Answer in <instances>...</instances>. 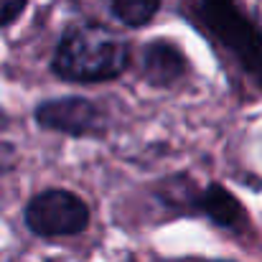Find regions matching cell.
<instances>
[{
    "label": "cell",
    "instance_id": "3",
    "mask_svg": "<svg viewBox=\"0 0 262 262\" xmlns=\"http://www.w3.org/2000/svg\"><path fill=\"white\" fill-rule=\"evenodd\" d=\"M161 201L173 206L178 214L206 216L211 224L229 232H239L247 224V214L237 201V196L219 183L196 186L188 176H176L163 183Z\"/></svg>",
    "mask_w": 262,
    "mask_h": 262
},
{
    "label": "cell",
    "instance_id": "9",
    "mask_svg": "<svg viewBox=\"0 0 262 262\" xmlns=\"http://www.w3.org/2000/svg\"><path fill=\"white\" fill-rule=\"evenodd\" d=\"M5 125H8V117H5V112H3V110H0V130H3V127H5Z\"/></svg>",
    "mask_w": 262,
    "mask_h": 262
},
{
    "label": "cell",
    "instance_id": "10",
    "mask_svg": "<svg viewBox=\"0 0 262 262\" xmlns=\"http://www.w3.org/2000/svg\"><path fill=\"white\" fill-rule=\"evenodd\" d=\"M181 262H224V260H181Z\"/></svg>",
    "mask_w": 262,
    "mask_h": 262
},
{
    "label": "cell",
    "instance_id": "7",
    "mask_svg": "<svg viewBox=\"0 0 262 262\" xmlns=\"http://www.w3.org/2000/svg\"><path fill=\"white\" fill-rule=\"evenodd\" d=\"M112 13L130 28H140L153 20L161 8V0H110Z\"/></svg>",
    "mask_w": 262,
    "mask_h": 262
},
{
    "label": "cell",
    "instance_id": "1",
    "mask_svg": "<svg viewBox=\"0 0 262 262\" xmlns=\"http://www.w3.org/2000/svg\"><path fill=\"white\" fill-rule=\"evenodd\" d=\"M127 64L130 46L115 31L99 23H77L61 36L51 69L69 82H110Z\"/></svg>",
    "mask_w": 262,
    "mask_h": 262
},
{
    "label": "cell",
    "instance_id": "5",
    "mask_svg": "<svg viewBox=\"0 0 262 262\" xmlns=\"http://www.w3.org/2000/svg\"><path fill=\"white\" fill-rule=\"evenodd\" d=\"M36 122L72 138H102L107 133V115L87 97L46 99L36 107Z\"/></svg>",
    "mask_w": 262,
    "mask_h": 262
},
{
    "label": "cell",
    "instance_id": "4",
    "mask_svg": "<svg viewBox=\"0 0 262 262\" xmlns=\"http://www.w3.org/2000/svg\"><path fill=\"white\" fill-rule=\"evenodd\" d=\"M26 227L43 239L77 237L89 227V206L84 199L67 188H49L36 193L23 211Z\"/></svg>",
    "mask_w": 262,
    "mask_h": 262
},
{
    "label": "cell",
    "instance_id": "6",
    "mask_svg": "<svg viewBox=\"0 0 262 262\" xmlns=\"http://www.w3.org/2000/svg\"><path fill=\"white\" fill-rule=\"evenodd\" d=\"M186 74V59L178 46L168 41H153L143 51V77L153 87H173Z\"/></svg>",
    "mask_w": 262,
    "mask_h": 262
},
{
    "label": "cell",
    "instance_id": "2",
    "mask_svg": "<svg viewBox=\"0 0 262 262\" xmlns=\"http://www.w3.org/2000/svg\"><path fill=\"white\" fill-rule=\"evenodd\" d=\"M193 15L262 87V31L237 0H193Z\"/></svg>",
    "mask_w": 262,
    "mask_h": 262
},
{
    "label": "cell",
    "instance_id": "8",
    "mask_svg": "<svg viewBox=\"0 0 262 262\" xmlns=\"http://www.w3.org/2000/svg\"><path fill=\"white\" fill-rule=\"evenodd\" d=\"M28 0H0V28L10 26L26 8Z\"/></svg>",
    "mask_w": 262,
    "mask_h": 262
}]
</instances>
